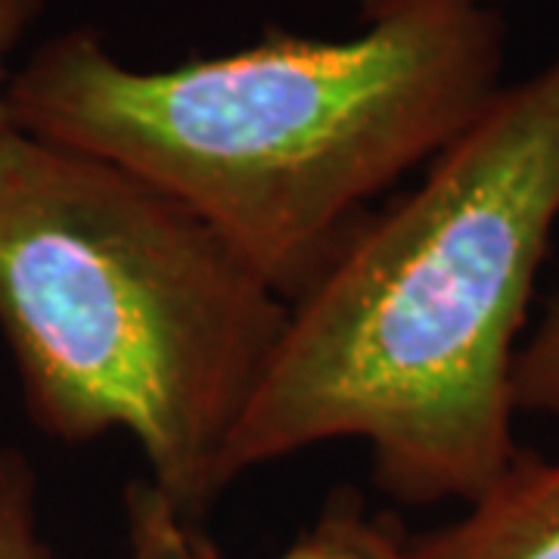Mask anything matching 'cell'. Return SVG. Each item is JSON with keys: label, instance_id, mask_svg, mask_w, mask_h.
Here are the masks:
<instances>
[{"label": "cell", "instance_id": "cell-1", "mask_svg": "<svg viewBox=\"0 0 559 559\" xmlns=\"http://www.w3.org/2000/svg\"><path fill=\"white\" fill-rule=\"evenodd\" d=\"M559 221V53L289 305L227 473L360 439L392 500H476L516 457L513 367Z\"/></svg>", "mask_w": 559, "mask_h": 559}, {"label": "cell", "instance_id": "cell-2", "mask_svg": "<svg viewBox=\"0 0 559 559\" xmlns=\"http://www.w3.org/2000/svg\"><path fill=\"white\" fill-rule=\"evenodd\" d=\"M503 20L423 0L352 40L271 28L175 69L121 62L94 28L16 69V128L112 162L200 215L286 305L367 218V202L457 140L500 91Z\"/></svg>", "mask_w": 559, "mask_h": 559}, {"label": "cell", "instance_id": "cell-3", "mask_svg": "<svg viewBox=\"0 0 559 559\" xmlns=\"http://www.w3.org/2000/svg\"><path fill=\"white\" fill-rule=\"evenodd\" d=\"M289 305L200 215L112 162L25 131L0 143V336L32 423L81 444L138 441L190 525Z\"/></svg>", "mask_w": 559, "mask_h": 559}, {"label": "cell", "instance_id": "cell-4", "mask_svg": "<svg viewBox=\"0 0 559 559\" xmlns=\"http://www.w3.org/2000/svg\"><path fill=\"white\" fill-rule=\"evenodd\" d=\"M401 559H559V460L516 451L457 522L404 538Z\"/></svg>", "mask_w": 559, "mask_h": 559}, {"label": "cell", "instance_id": "cell-5", "mask_svg": "<svg viewBox=\"0 0 559 559\" xmlns=\"http://www.w3.org/2000/svg\"><path fill=\"white\" fill-rule=\"evenodd\" d=\"M124 520L131 559H218L150 479L124 488ZM404 535L367 520L355 500L333 503L280 559H401Z\"/></svg>", "mask_w": 559, "mask_h": 559}, {"label": "cell", "instance_id": "cell-6", "mask_svg": "<svg viewBox=\"0 0 559 559\" xmlns=\"http://www.w3.org/2000/svg\"><path fill=\"white\" fill-rule=\"evenodd\" d=\"M0 559H57L40 532L38 476L20 448H0Z\"/></svg>", "mask_w": 559, "mask_h": 559}, {"label": "cell", "instance_id": "cell-7", "mask_svg": "<svg viewBox=\"0 0 559 559\" xmlns=\"http://www.w3.org/2000/svg\"><path fill=\"white\" fill-rule=\"evenodd\" d=\"M513 404L525 414L559 417V296L550 301L538 333L516 355Z\"/></svg>", "mask_w": 559, "mask_h": 559}, {"label": "cell", "instance_id": "cell-8", "mask_svg": "<svg viewBox=\"0 0 559 559\" xmlns=\"http://www.w3.org/2000/svg\"><path fill=\"white\" fill-rule=\"evenodd\" d=\"M47 0H0V143L10 131H16V121L10 112V81L16 69H10L13 53L28 35V28L38 22Z\"/></svg>", "mask_w": 559, "mask_h": 559}, {"label": "cell", "instance_id": "cell-9", "mask_svg": "<svg viewBox=\"0 0 559 559\" xmlns=\"http://www.w3.org/2000/svg\"><path fill=\"white\" fill-rule=\"evenodd\" d=\"M414 3H423V0H360V20H364V25H370V22L385 20V16H392V13H401V10H407V7H414ZM454 3L488 7L485 0H454Z\"/></svg>", "mask_w": 559, "mask_h": 559}]
</instances>
